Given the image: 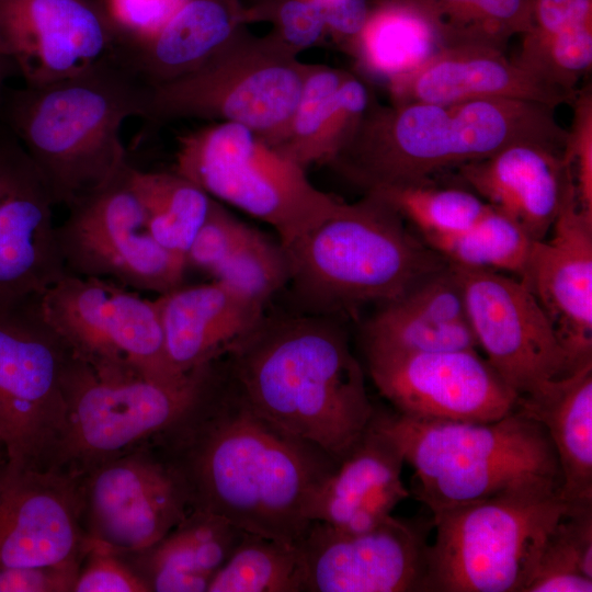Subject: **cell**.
<instances>
[{"mask_svg":"<svg viewBox=\"0 0 592 592\" xmlns=\"http://www.w3.org/2000/svg\"><path fill=\"white\" fill-rule=\"evenodd\" d=\"M129 179L152 237L186 262V252L214 198L175 171H141L132 166Z\"/></svg>","mask_w":592,"mask_h":592,"instance_id":"31","label":"cell"},{"mask_svg":"<svg viewBox=\"0 0 592 592\" xmlns=\"http://www.w3.org/2000/svg\"><path fill=\"white\" fill-rule=\"evenodd\" d=\"M442 1H445L447 3H457L462 5L473 7L477 11H479L480 13L487 16V14H485V11H483L485 0H442Z\"/></svg>","mask_w":592,"mask_h":592,"instance_id":"48","label":"cell"},{"mask_svg":"<svg viewBox=\"0 0 592 592\" xmlns=\"http://www.w3.org/2000/svg\"><path fill=\"white\" fill-rule=\"evenodd\" d=\"M0 459H5L8 460V457H7V454H5V451L0 442Z\"/></svg>","mask_w":592,"mask_h":592,"instance_id":"50","label":"cell"},{"mask_svg":"<svg viewBox=\"0 0 592 592\" xmlns=\"http://www.w3.org/2000/svg\"><path fill=\"white\" fill-rule=\"evenodd\" d=\"M127 162L112 179L68 206L56 226L66 271L166 294L182 285L186 262L150 234Z\"/></svg>","mask_w":592,"mask_h":592,"instance_id":"13","label":"cell"},{"mask_svg":"<svg viewBox=\"0 0 592 592\" xmlns=\"http://www.w3.org/2000/svg\"><path fill=\"white\" fill-rule=\"evenodd\" d=\"M388 86L392 103L515 99L555 109L576 96L545 82L502 50L474 46L442 48L419 69Z\"/></svg>","mask_w":592,"mask_h":592,"instance_id":"22","label":"cell"},{"mask_svg":"<svg viewBox=\"0 0 592 592\" xmlns=\"http://www.w3.org/2000/svg\"><path fill=\"white\" fill-rule=\"evenodd\" d=\"M366 356L477 350L464 296L449 264L382 304L364 327Z\"/></svg>","mask_w":592,"mask_h":592,"instance_id":"25","label":"cell"},{"mask_svg":"<svg viewBox=\"0 0 592 592\" xmlns=\"http://www.w3.org/2000/svg\"><path fill=\"white\" fill-rule=\"evenodd\" d=\"M229 353L244 402L335 463L373 419L357 360L341 330L321 317L262 319Z\"/></svg>","mask_w":592,"mask_h":592,"instance_id":"2","label":"cell"},{"mask_svg":"<svg viewBox=\"0 0 592 592\" xmlns=\"http://www.w3.org/2000/svg\"><path fill=\"white\" fill-rule=\"evenodd\" d=\"M573 121L568 130L562 161L580 207L592 215V92L578 90L571 101Z\"/></svg>","mask_w":592,"mask_h":592,"instance_id":"41","label":"cell"},{"mask_svg":"<svg viewBox=\"0 0 592 592\" xmlns=\"http://www.w3.org/2000/svg\"><path fill=\"white\" fill-rule=\"evenodd\" d=\"M246 532L193 509L166 536L138 555L137 572L156 592H205Z\"/></svg>","mask_w":592,"mask_h":592,"instance_id":"29","label":"cell"},{"mask_svg":"<svg viewBox=\"0 0 592 592\" xmlns=\"http://www.w3.org/2000/svg\"><path fill=\"white\" fill-rule=\"evenodd\" d=\"M351 75L344 69L310 64L285 136L274 147L306 170L318 164L325 119L339 88Z\"/></svg>","mask_w":592,"mask_h":592,"instance_id":"37","label":"cell"},{"mask_svg":"<svg viewBox=\"0 0 592 592\" xmlns=\"http://www.w3.org/2000/svg\"><path fill=\"white\" fill-rule=\"evenodd\" d=\"M449 264L523 276L534 241L513 219L492 208L469 228L451 235L423 236Z\"/></svg>","mask_w":592,"mask_h":592,"instance_id":"32","label":"cell"},{"mask_svg":"<svg viewBox=\"0 0 592 592\" xmlns=\"http://www.w3.org/2000/svg\"><path fill=\"white\" fill-rule=\"evenodd\" d=\"M554 107L515 99L453 104L374 102L328 163L365 193L434 180L439 173L535 143L562 151L568 130Z\"/></svg>","mask_w":592,"mask_h":592,"instance_id":"3","label":"cell"},{"mask_svg":"<svg viewBox=\"0 0 592 592\" xmlns=\"http://www.w3.org/2000/svg\"><path fill=\"white\" fill-rule=\"evenodd\" d=\"M590 0H538V30L532 35H550L590 24Z\"/></svg>","mask_w":592,"mask_h":592,"instance_id":"45","label":"cell"},{"mask_svg":"<svg viewBox=\"0 0 592 592\" xmlns=\"http://www.w3.org/2000/svg\"><path fill=\"white\" fill-rule=\"evenodd\" d=\"M517 408L548 433L561 474L560 498L592 502V365L519 397Z\"/></svg>","mask_w":592,"mask_h":592,"instance_id":"28","label":"cell"},{"mask_svg":"<svg viewBox=\"0 0 592 592\" xmlns=\"http://www.w3.org/2000/svg\"><path fill=\"white\" fill-rule=\"evenodd\" d=\"M536 240L523 276L563 350L567 376L592 365V215L570 183L550 229Z\"/></svg>","mask_w":592,"mask_h":592,"instance_id":"20","label":"cell"},{"mask_svg":"<svg viewBox=\"0 0 592 592\" xmlns=\"http://www.w3.org/2000/svg\"><path fill=\"white\" fill-rule=\"evenodd\" d=\"M278 26L272 34L296 55L314 46L327 24L316 0H285L277 14Z\"/></svg>","mask_w":592,"mask_h":592,"instance_id":"43","label":"cell"},{"mask_svg":"<svg viewBox=\"0 0 592 592\" xmlns=\"http://www.w3.org/2000/svg\"><path fill=\"white\" fill-rule=\"evenodd\" d=\"M69 355L34 297L0 308V442L9 471L49 469L66 424Z\"/></svg>","mask_w":592,"mask_h":592,"instance_id":"12","label":"cell"},{"mask_svg":"<svg viewBox=\"0 0 592 592\" xmlns=\"http://www.w3.org/2000/svg\"><path fill=\"white\" fill-rule=\"evenodd\" d=\"M303 571L297 547L246 533L210 579L207 592H300Z\"/></svg>","mask_w":592,"mask_h":592,"instance_id":"34","label":"cell"},{"mask_svg":"<svg viewBox=\"0 0 592 592\" xmlns=\"http://www.w3.org/2000/svg\"><path fill=\"white\" fill-rule=\"evenodd\" d=\"M430 526L390 515L369 531L349 533L314 521L297 545L303 591H422Z\"/></svg>","mask_w":592,"mask_h":592,"instance_id":"17","label":"cell"},{"mask_svg":"<svg viewBox=\"0 0 592 592\" xmlns=\"http://www.w3.org/2000/svg\"><path fill=\"white\" fill-rule=\"evenodd\" d=\"M368 84L351 75L339 88L325 119L318 143V163L328 164L348 143L374 103Z\"/></svg>","mask_w":592,"mask_h":592,"instance_id":"40","label":"cell"},{"mask_svg":"<svg viewBox=\"0 0 592 592\" xmlns=\"http://www.w3.org/2000/svg\"><path fill=\"white\" fill-rule=\"evenodd\" d=\"M81 562L0 567V592H73Z\"/></svg>","mask_w":592,"mask_h":592,"instance_id":"44","label":"cell"},{"mask_svg":"<svg viewBox=\"0 0 592 592\" xmlns=\"http://www.w3.org/2000/svg\"><path fill=\"white\" fill-rule=\"evenodd\" d=\"M210 276L239 300L263 310L269 299L289 283V262L280 241L252 228Z\"/></svg>","mask_w":592,"mask_h":592,"instance_id":"36","label":"cell"},{"mask_svg":"<svg viewBox=\"0 0 592 592\" xmlns=\"http://www.w3.org/2000/svg\"><path fill=\"white\" fill-rule=\"evenodd\" d=\"M327 27L344 43L346 50L364 27L368 15L366 0H316Z\"/></svg>","mask_w":592,"mask_h":592,"instance_id":"46","label":"cell"},{"mask_svg":"<svg viewBox=\"0 0 592 592\" xmlns=\"http://www.w3.org/2000/svg\"><path fill=\"white\" fill-rule=\"evenodd\" d=\"M592 591V502L568 503L525 592Z\"/></svg>","mask_w":592,"mask_h":592,"instance_id":"33","label":"cell"},{"mask_svg":"<svg viewBox=\"0 0 592 592\" xmlns=\"http://www.w3.org/2000/svg\"><path fill=\"white\" fill-rule=\"evenodd\" d=\"M76 479L53 470L7 471L0 489V567L82 561Z\"/></svg>","mask_w":592,"mask_h":592,"instance_id":"21","label":"cell"},{"mask_svg":"<svg viewBox=\"0 0 592 592\" xmlns=\"http://www.w3.org/2000/svg\"><path fill=\"white\" fill-rule=\"evenodd\" d=\"M8 471V460L0 459V489Z\"/></svg>","mask_w":592,"mask_h":592,"instance_id":"49","label":"cell"},{"mask_svg":"<svg viewBox=\"0 0 592 592\" xmlns=\"http://www.w3.org/2000/svg\"><path fill=\"white\" fill-rule=\"evenodd\" d=\"M449 265L459 283L478 348L519 397L531 396L567 376L566 355L553 325L520 278Z\"/></svg>","mask_w":592,"mask_h":592,"instance_id":"15","label":"cell"},{"mask_svg":"<svg viewBox=\"0 0 592 592\" xmlns=\"http://www.w3.org/2000/svg\"><path fill=\"white\" fill-rule=\"evenodd\" d=\"M156 299L170 362L181 374L217 361L249 335L263 310L216 281L179 286Z\"/></svg>","mask_w":592,"mask_h":592,"instance_id":"26","label":"cell"},{"mask_svg":"<svg viewBox=\"0 0 592 592\" xmlns=\"http://www.w3.org/2000/svg\"><path fill=\"white\" fill-rule=\"evenodd\" d=\"M567 506L558 492H530L432 514L422 592H525Z\"/></svg>","mask_w":592,"mask_h":592,"instance_id":"7","label":"cell"},{"mask_svg":"<svg viewBox=\"0 0 592 592\" xmlns=\"http://www.w3.org/2000/svg\"><path fill=\"white\" fill-rule=\"evenodd\" d=\"M41 318L95 373L175 384L156 299L112 280L66 272L34 297Z\"/></svg>","mask_w":592,"mask_h":592,"instance_id":"11","label":"cell"},{"mask_svg":"<svg viewBox=\"0 0 592 592\" xmlns=\"http://www.w3.org/2000/svg\"><path fill=\"white\" fill-rule=\"evenodd\" d=\"M16 76L11 64L0 54V103L8 89L7 83L10 78Z\"/></svg>","mask_w":592,"mask_h":592,"instance_id":"47","label":"cell"},{"mask_svg":"<svg viewBox=\"0 0 592 592\" xmlns=\"http://www.w3.org/2000/svg\"><path fill=\"white\" fill-rule=\"evenodd\" d=\"M213 363L169 384L100 375L70 353L64 374L66 424L48 470L79 478L148 442L194 403Z\"/></svg>","mask_w":592,"mask_h":592,"instance_id":"10","label":"cell"},{"mask_svg":"<svg viewBox=\"0 0 592 592\" xmlns=\"http://www.w3.org/2000/svg\"><path fill=\"white\" fill-rule=\"evenodd\" d=\"M116 32L96 0H0V54L24 86L73 76L114 55Z\"/></svg>","mask_w":592,"mask_h":592,"instance_id":"18","label":"cell"},{"mask_svg":"<svg viewBox=\"0 0 592 592\" xmlns=\"http://www.w3.org/2000/svg\"><path fill=\"white\" fill-rule=\"evenodd\" d=\"M55 205L35 163L0 123V308L38 296L67 272Z\"/></svg>","mask_w":592,"mask_h":592,"instance_id":"19","label":"cell"},{"mask_svg":"<svg viewBox=\"0 0 592 592\" xmlns=\"http://www.w3.org/2000/svg\"><path fill=\"white\" fill-rule=\"evenodd\" d=\"M310 64L272 34L240 33L194 71L150 87L145 119H205L243 125L270 145L285 136Z\"/></svg>","mask_w":592,"mask_h":592,"instance_id":"9","label":"cell"},{"mask_svg":"<svg viewBox=\"0 0 592 592\" xmlns=\"http://www.w3.org/2000/svg\"><path fill=\"white\" fill-rule=\"evenodd\" d=\"M150 87L114 55L64 79L8 88L2 123L44 178L56 205L70 206L127 162L124 123L145 118Z\"/></svg>","mask_w":592,"mask_h":592,"instance_id":"4","label":"cell"},{"mask_svg":"<svg viewBox=\"0 0 592 592\" xmlns=\"http://www.w3.org/2000/svg\"><path fill=\"white\" fill-rule=\"evenodd\" d=\"M251 229L220 202L213 200L208 215L186 252V266L212 275L244 241Z\"/></svg>","mask_w":592,"mask_h":592,"instance_id":"38","label":"cell"},{"mask_svg":"<svg viewBox=\"0 0 592 592\" xmlns=\"http://www.w3.org/2000/svg\"><path fill=\"white\" fill-rule=\"evenodd\" d=\"M385 200L399 215L413 224L423 236L463 231L490 208L470 190L439 186L434 180L384 187L368 192Z\"/></svg>","mask_w":592,"mask_h":592,"instance_id":"35","label":"cell"},{"mask_svg":"<svg viewBox=\"0 0 592 592\" xmlns=\"http://www.w3.org/2000/svg\"><path fill=\"white\" fill-rule=\"evenodd\" d=\"M403 456L373 419L316 491L311 521L349 533L369 531L409 497L401 480Z\"/></svg>","mask_w":592,"mask_h":592,"instance_id":"24","label":"cell"},{"mask_svg":"<svg viewBox=\"0 0 592 592\" xmlns=\"http://www.w3.org/2000/svg\"><path fill=\"white\" fill-rule=\"evenodd\" d=\"M371 378L398 413L419 420L490 422L519 396L477 350L366 356Z\"/></svg>","mask_w":592,"mask_h":592,"instance_id":"16","label":"cell"},{"mask_svg":"<svg viewBox=\"0 0 592 592\" xmlns=\"http://www.w3.org/2000/svg\"><path fill=\"white\" fill-rule=\"evenodd\" d=\"M443 48L435 27L408 11L366 21L346 52L364 71L388 84L423 66Z\"/></svg>","mask_w":592,"mask_h":592,"instance_id":"30","label":"cell"},{"mask_svg":"<svg viewBox=\"0 0 592 592\" xmlns=\"http://www.w3.org/2000/svg\"><path fill=\"white\" fill-rule=\"evenodd\" d=\"M182 477L191 508L297 547L311 500L337 463L257 414L214 364L194 403L150 440Z\"/></svg>","mask_w":592,"mask_h":592,"instance_id":"1","label":"cell"},{"mask_svg":"<svg viewBox=\"0 0 592 592\" xmlns=\"http://www.w3.org/2000/svg\"><path fill=\"white\" fill-rule=\"evenodd\" d=\"M414 471L413 492L432 514L498 496L558 492L557 455L540 422L519 408L490 422L373 415Z\"/></svg>","mask_w":592,"mask_h":592,"instance_id":"5","label":"cell"},{"mask_svg":"<svg viewBox=\"0 0 592 592\" xmlns=\"http://www.w3.org/2000/svg\"><path fill=\"white\" fill-rule=\"evenodd\" d=\"M238 21L229 0H186L153 37L114 56L156 87L201 67L234 37Z\"/></svg>","mask_w":592,"mask_h":592,"instance_id":"27","label":"cell"},{"mask_svg":"<svg viewBox=\"0 0 592 592\" xmlns=\"http://www.w3.org/2000/svg\"><path fill=\"white\" fill-rule=\"evenodd\" d=\"M284 249L296 294L321 312L387 303L448 264L410 234L392 206L372 193L354 203L341 201Z\"/></svg>","mask_w":592,"mask_h":592,"instance_id":"6","label":"cell"},{"mask_svg":"<svg viewBox=\"0 0 592 592\" xmlns=\"http://www.w3.org/2000/svg\"><path fill=\"white\" fill-rule=\"evenodd\" d=\"M185 1L101 0L100 2L116 32L117 48H122L139 45L153 37Z\"/></svg>","mask_w":592,"mask_h":592,"instance_id":"42","label":"cell"},{"mask_svg":"<svg viewBox=\"0 0 592 592\" xmlns=\"http://www.w3.org/2000/svg\"><path fill=\"white\" fill-rule=\"evenodd\" d=\"M455 170L470 191L533 240L546 239L571 182L562 152L535 143L511 145Z\"/></svg>","mask_w":592,"mask_h":592,"instance_id":"23","label":"cell"},{"mask_svg":"<svg viewBox=\"0 0 592 592\" xmlns=\"http://www.w3.org/2000/svg\"><path fill=\"white\" fill-rule=\"evenodd\" d=\"M75 479L86 537L118 553L151 547L192 510L182 477L150 440Z\"/></svg>","mask_w":592,"mask_h":592,"instance_id":"14","label":"cell"},{"mask_svg":"<svg viewBox=\"0 0 592 592\" xmlns=\"http://www.w3.org/2000/svg\"><path fill=\"white\" fill-rule=\"evenodd\" d=\"M174 171L210 197L269 224L287 248L340 204L252 129L209 122L177 137Z\"/></svg>","mask_w":592,"mask_h":592,"instance_id":"8","label":"cell"},{"mask_svg":"<svg viewBox=\"0 0 592 592\" xmlns=\"http://www.w3.org/2000/svg\"><path fill=\"white\" fill-rule=\"evenodd\" d=\"M147 581L112 547L86 537L73 592H149Z\"/></svg>","mask_w":592,"mask_h":592,"instance_id":"39","label":"cell"}]
</instances>
